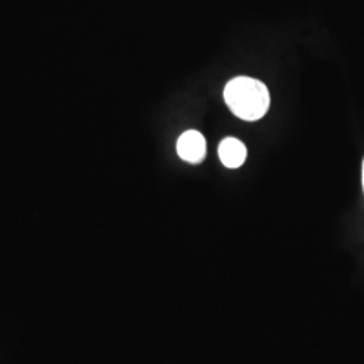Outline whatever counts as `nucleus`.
<instances>
[{"mask_svg":"<svg viewBox=\"0 0 364 364\" xmlns=\"http://www.w3.org/2000/svg\"><path fill=\"white\" fill-rule=\"evenodd\" d=\"M177 153L189 164H200L207 156V141L201 132L189 130L183 132L177 141Z\"/></svg>","mask_w":364,"mask_h":364,"instance_id":"obj_2","label":"nucleus"},{"mask_svg":"<svg viewBox=\"0 0 364 364\" xmlns=\"http://www.w3.org/2000/svg\"><path fill=\"white\" fill-rule=\"evenodd\" d=\"M362 182H363V191H364V161H363V168H362Z\"/></svg>","mask_w":364,"mask_h":364,"instance_id":"obj_4","label":"nucleus"},{"mask_svg":"<svg viewBox=\"0 0 364 364\" xmlns=\"http://www.w3.org/2000/svg\"><path fill=\"white\" fill-rule=\"evenodd\" d=\"M219 156L221 164L225 168L237 169L245 164L247 158V149L242 141L228 136L219 144Z\"/></svg>","mask_w":364,"mask_h":364,"instance_id":"obj_3","label":"nucleus"},{"mask_svg":"<svg viewBox=\"0 0 364 364\" xmlns=\"http://www.w3.org/2000/svg\"><path fill=\"white\" fill-rule=\"evenodd\" d=\"M224 100L234 115L246 122H255L266 115L270 93L259 80L239 76L225 85Z\"/></svg>","mask_w":364,"mask_h":364,"instance_id":"obj_1","label":"nucleus"}]
</instances>
